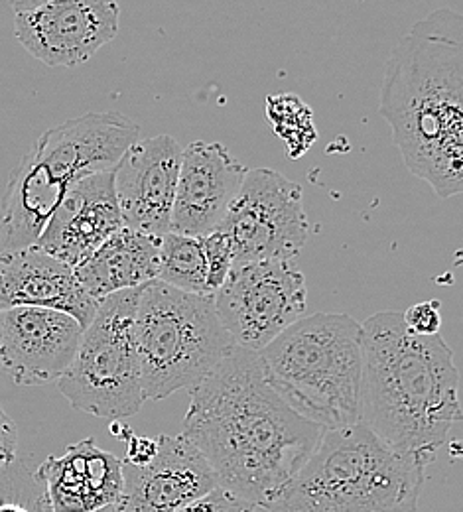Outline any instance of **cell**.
Returning <instances> with one entry per match:
<instances>
[{"mask_svg": "<svg viewBox=\"0 0 463 512\" xmlns=\"http://www.w3.org/2000/svg\"><path fill=\"white\" fill-rule=\"evenodd\" d=\"M322 434L272 390L259 351L237 345L190 390L182 432L207 461L217 487L259 509L274 501Z\"/></svg>", "mask_w": 463, "mask_h": 512, "instance_id": "1", "label": "cell"}, {"mask_svg": "<svg viewBox=\"0 0 463 512\" xmlns=\"http://www.w3.org/2000/svg\"><path fill=\"white\" fill-rule=\"evenodd\" d=\"M381 115L412 176L438 197L463 192V18L438 8L393 48Z\"/></svg>", "mask_w": 463, "mask_h": 512, "instance_id": "2", "label": "cell"}, {"mask_svg": "<svg viewBox=\"0 0 463 512\" xmlns=\"http://www.w3.org/2000/svg\"><path fill=\"white\" fill-rule=\"evenodd\" d=\"M359 424L400 455L434 461L462 420L460 371L442 335H414L402 314L361 323Z\"/></svg>", "mask_w": 463, "mask_h": 512, "instance_id": "3", "label": "cell"}, {"mask_svg": "<svg viewBox=\"0 0 463 512\" xmlns=\"http://www.w3.org/2000/svg\"><path fill=\"white\" fill-rule=\"evenodd\" d=\"M430 463L387 448L363 424L324 430L268 512H416Z\"/></svg>", "mask_w": 463, "mask_h": 512, "instance_id": "4", "label": "cell"}, {"mask_svg": "<svg viewBox=\"0 0 463 512\" xmlns=\"http://www.w3.org/2000/svg\"><path fill=\"white\" fill-rule=\"evenodd\" d=\"M266 381L304 420L322 430L359 424L361 323L347 314L294 321L259 351Z\"/></svg>", "mask_w": 463, "mask_h": 512, "instance_id": "5", "label": "cell"}, {"mask_svg": "<svg viewBox=\"0 0 463 512\" xmlns=\"http://www.w3.org/2000/svg\"><path fill=\"white\" fill-rule=\"evenodd\" d=\"M133 333L144 402L192 390L235 347L217 318L213 296L184 292L160 280L140 286Z\"/></svg>", "mask_w": 463, "mask_h": 512, "instance_id": "6", "label": "cell"}, {"mask_svg": "<svg viewBox=\"0 0 463 512\" xmlns=\"http://www.w3.org/2000/svg\"><path fill=\"white\" fill-rule=\"evenodd\" d=\"M138 134L121 113H87L46 130L10 172L6 203L28 221H50L73 184L115 170Z\"/></svg>", "mask_w": 463, "mask_h": 512, "instance_id": "7", "label": "cell"}, {"mask_svg": "<svg viewBox=\"0 0 463 512\" xmlns=\"http://www.w3.org/2000/svg\"><path fill=\"white\" fill-rule=\"evenodd\" d=\"M138 294L140 288H133L103 298L83 329L73 361L58 379L75 410L111 422L140 412L144 396L133 333Z\"/></svg>", "mask_w": 463, "mask_h": 512, "instance_id": "8", "label": "cell"}, {"mask_svg": "<svg viewBox=\"0 0 463 512\" xmlns=\"http://www.w3.org/2000/svg\"><path fill=\"white\" fill-rule=\"evenodd\" d=\"M217 318L237 347L261 351L308 306L306 280L294 260L233 264L213 294Z\"/></svg>", "mask_w": 463, "mask_h": 512, "instance_id": "9", "label": "cell"}, {"mask_svg": "<svg viewBox=\"0 0 463 512\" xmlns=\"http://www.w3.org/2000/svg\"><path fill=\"white\" fill-rule=\"evenodd\" d=\"M217 229L229 237L235 264L292 260L308 241L302 188L276 170H247Z\"/></svg>", "mask_w": 463, "mask_h": 512, "instance_id": "10", "label": "cell"}, {"mask_svg": "<svg viewBox=\"0 0 463 512\" xmlns=\"http://www.w3.org/2000/svg\"><path fill=\"white\" fill-rule=\"evenodd\" d=\"M117 0H54L14 14L16 40L42 64L75 67L119 34Z\"/></svg>", "mask_w": 463, "mask_h": 512, "instance_id": "11", "label": "cell"}, {"mask_svg": "<svg viewBox=\"0 0 463 512\" xmlns=\"http://www.w3.org/2000/svg\"><path fill=\"white\" fill-rule=\"evenodd\" d=\"M182 146L170 134L138 138L113 170L123 227L162 239L170 231Z\"/></svg>", "mask_w": 463, "mask_h": 512, "instance_id": "12", "label": "cell"}, {"mask_svg": "<svg viewBox=\"0 0 463 512\" xmlns=\"http://www.w3.org/2000/svg\"><path fill=\"white\" fill-rule=\"evenodd\" d=\"M81 335L77 320L58 310H0V365L18 386L58 381L73 361Z\"/></svg>", "mask_w": 463, "mask_h": 512, "instance_id": "13", "label": "cell"}, {"mask_svg": "<svg viewBox=\"0 0 463 512\" xmlns=\"http://www.w3.org/2000/svg\"><path fill=\"white\" fill-rule=\"evenodd\" d=\"M247 170L219 142L196 140L182 148L170 231L190 237L213 233L241 190Z\"/></svg>", "mask_w": 463, "mask_h": 512, "instance_id": "14", "label": "cell"}, {"mask_svg": "<svg viewBox=\"0 0 463 512\" xmlns=\"http://www.w3.org/2000/svg\"><path fill=\"white\" fill-rule=\"evenodd\" d=\"M123 481L113 512H178L217 487L207 461L182 434H162L146 465L123 463Z\"/></svg>", "mask_w": 463, "mask_h": 512, "instance_id": "15", "label": "cell"}, {"mask_svg": "<svg viewBox=\"0 0 463 512\" xmlns=\"http://www.w3.org/2000/svg\"><path fill=\"white\" fill-rule=\"evenodd\" d=\"M121 227L113 170L101 172L67 190L36 247L75 268Z\"/></svg>", "mask_w": 463, "mask_h": 512, "instance_id": "16", "label": "cell"}, {"mask_svg": "<svg viewBox=\"0 0 463 512\" xmlns=\"http://www.w3.org/2000/svg\"><path fill=\"white\" fill-rule=\"evenodd\" d=\"M16 306L58 310L85 329L99 302L79 286L69 264L32 245L0 253V310Z\"/></svg>", "mask_w": 463, "mask_h": 512, "instance_id": "17", "label": "cell"}, {"mask_svg": "<svg viewBox=\"0 0 463 512\" xmlns=\"http://www.w3.org/2000/svg\"><path fill=\"white\" fill-rule=\"evenodd\" d=\"M52 512H103L123 493V459L101 449L93 438L48 457L34 473Z\"/></svg>", "mask_w": 463, "mask_h": 512, "instance_id": "18", "label": "cell"}, {"mask_svg": "<svg viewBox=\"0 0 463 512\" xmlns=\"http://www.w3.org/2000/svg\"><path fill=\"white\" fill-rule=\"evenodd\" d=\"M160 239L121 227L95 253L73 268L79 286L97 302L140 288L158 274Z\"/></svg>", "mask_w": 463, "mask_h": 512, "instance_id": "19", "label": "cell"}, {"mask_svg": "<svg viewBox=\"0 0 463 512\" xmlns=\"http://www.w3.org/2000/svg\"><path fill=\"white\" fill-rule=\"evenodd\" d=\"M156 280L199 296H211L207 286V260L201 237L168 231L160 239Z\"/></svg>", "mask_w": 463, "mask_h": 512, "instance_id": "20", "label": "cell"}, {"mask_svg": "<svg viewBox=\"0 0 463 512\" xmlns=\"http://www.w3.org/2000/svg\"><path fill=\"white\" fill-rule=\"evenodd\" d=\"M266 117L274 134L284 140L286 152L292 158L306 154L318 136L310 107L296 95L284 93L268 97Z\"/></svg>", "mask_w": 463, "mask_h": 512, "instance_id": "21", "label": "cell"}, {"mask_svg": "<svg viewBox=\"0 0 463 512\" xmlns=\"http://www.w3.org/2000/svg\"><path fill=\"white\" fill-rule=\"evenodd\" d=\"M0 512H52L42 485L18 461L0 473Z\"/></svg>", "mask_w": 463, "mask_h": 512, "instance_id": "22", "label": "cell"}, {"mask_svg": "<svg viewBox=\"0 0 463 512\" xmlns=\"http://www.w3.org/2000/svg\"><path fill=\"white\" fill-rule=\"evenodd\" d=\"M201 243H203V253L207 260V286L213 296L219 290V286L225 282L227 274L235 264L233 247L229 237L221 229H215L213 233L201 237Z\"/></svg>", "mask_w": 463, "mask_h": 512, "instance_id": "23", "label": "cell"}, {"mask_svg": "<svg viewBox=\"0 0 463 512\" xmlns=\"http://www.w3.org/2000/svg\"><path fill=\"white\" fill-rule=\"evenodd\" d=\"M178 512H259V507L223 487H215Z\"/></svg>", "mask_w": 463, "mask_h": 512, "instance_id": "24", "label": "cell"}, {"mask_svg": "<svg viewBox=\"0 0 463 512\" xmlns=\"http://www.w3.org/2000/svg\"><path fill=\"white\" fill-rule=\"evenodd\" d=\"M440 308H442V304L438 300L414 304L402 314V321H404L406 329L414 335H422V337L438 335L440 327H442V310Z\"/></svg>", "mask_w": 463, "mask_h": 512, "instance_id": "25", "label": "cell"}, {"mask_svg": "<svg viewBox=\"0 0 463 512\" xmlns=\"http://www.w3.org/2000/svg\"><path fill=\"white\" fill-rule=\"evenodd\" d=\"M18 455V430L6 410L0 406V473L8 469Z\"/></svg>", "mask_w": 463, "mask_h": 512, "instance_id": "26", "label": "cell"}, {"mask_svg": "<svg viewBox=\"0 0 463 512\" xmlns=\"http://www.w3.org/2000/svg\"><path fill=\"white\" fill-rule=\"evenodd\" d=\"M158 451V440H152L148 436H138L131 434L127 440V457L123 459V463L127 465H146Z\"/></svg>", "mask_w": 463, "mask_h": 512, "instance_id": "27", "label": "cell"}, {"mask_svg": "<svg viewBox=\"0 0 463 512\" xmlns=\"http://www.w3.org/2000/svg\"><path fill=\"white\" fill-rule=\"evenodd\" d=\"M48 2H54V0H8V4L14 8V14H16V12H26V10L38 8V6L48 4Z\"/></svg>", "mask_w": 463, "mask_h": 512, "instance_id": "28", "label": "cell"}, {"mask_svg": "<svg viewBox=\"0 0 463 512\" xmlns=\"http://www.w3.org/2000/svg\"><path fill=\"white\" fill-rule=\"evenodd\" d=\"M111 432H113L115 438H119V440H123V442H127L129 436L133 434V430H131L123 420H113V422H111Z\"/></svg>", "mask_w": 463, "mask_h": 512, "instance_id": "29", "label": "cell"}, {"mask_svg": "<svg viewBox=\"0 0 463 512\" xmlns=\"http://www.w3.org/2000/svg\"><path fill=\"white\" fill-rule=\"evenodd\" d=\"M111 512H113V511H111Z\"/></svg>", "mask_w": 463, "mask_h": 512, "instance_id": "30", "label": "cell"}]
</instances>
